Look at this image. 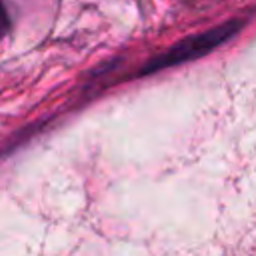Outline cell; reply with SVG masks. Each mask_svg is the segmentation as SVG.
Here are the masks:
<instances>
[{
  "mask_svg": "<svg viewBox=\"0 0 256 256\" xmlns=\"http://www.w3.org/2000/svg\"><path fill=\"white\" fill-rule=\"evenodd\" d=\"M242 24L240 22H228L224 26H218L214 30H208L204 34H196L192 38H186L182 40L180 44L172 46L168 52H164L162 56L154 58L148 66H146V74L148 72H156V70H162V68H168V66H174V64H180V62H186V60H194V58H200L202 54L210 52L212 48H216L218 44H222L224 40H228Z\"/></svg>",
  "mask_w": 256,
  "mask_h": 256,
  "instance_id": "1",
  "label": "cell"
}]
</instances>
